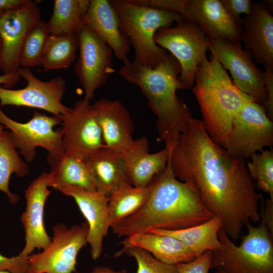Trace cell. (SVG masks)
<instances>
[{
	"label": "cell",
	"instance_id": "obj_37",
	"mask_svg": "<svg viewBox=\"0 0 273 273\" xmlns=\"http://www.w3.org/2000/svg\"><path fill=\"white\" fill-rule=\"evenodd\" d=\"M263 77L267 100L263 105L268 117L273 121V67L264 66Z\"/></svg>",
	"mask_w": 273,
	"mask_h": 273
},
{
	"label": "cell",
	"instance_id": "obj_33",
	"mask_svg": "<svg viewBox=\"0 0 273 273\" xmlns=\"http://www.w3.org/2000/svg\"><path fill=\"white\" fill-rule=\"evenodd\" d=\"M133 257L137 263L136 273H175L176 265L168 264L158 260L147 251L131 246L122 252Z\"/></svg>",
	"mask_w": 273,
	"mask_h": 273
},
{
	"label": "cell",
	"instance_id": "obj_11",
	"mask_svg": "<svg viewBox=\"0 0 273 273\" xmlns=\"http://www.w3.org/2000/svg\"><path fill=\"white\" fill-rule=\"evenodd\" d=\"M77 35L79 55L74 72L84 90V98L90 101L96 90L115 72L114 54L105 42L83 24Z\"/></svg>",
	"mask_w": 273,
	"mask_h": 273
},
{
	"label": "cell",
	"instance_id": "obj_35",
	"mask_svg": "<svg viewBox=\"0 0 273 273\" xmlns=\"http://www.w3.org/2000/svg\"><path fill=\"white\" fill-rule=\"evenodd\" d=\"M28 266V255H18L7 257L0 253V271L10 273H27Z\"/></svg>",
	"mask_w": 273,
	"mask_h": 273
},
{
	"label": "cell",
	"instance_id": "obj_5",
	"mask_svg": "<svg viewBox=\"0 0 273 273\" xmlns=\"http://www.w3.org/2000/svg\"><path fill=\"white\" fill-rule=\"evenodd\" d=\"M116 10L122 32L134 51L133 60L138 65L155 68L168 54L154 41L160 28L172 26L184 19L179 14L139 4L134 0H111Z\"/></svg>",
	"mask_w": 273,
	"mask_h": 273
},
{
	"label": "cell",
	"instance_id": "obj_10",
	"mask_svg": "<svg viewBox=\"0 0 273 273\" xmlns=\"http://www.w3.org/2000/svg\"><path fill=\"white\" fill-rule=\"evenodd\" d=\"M61 122L59 117L49 116L35 111L28 122L21 123L9 117L0 108V123L10 130L14 146L28 162H32L35 158L37 147L47 150L50 156L65 152L62 143V128L56 130L54 129Z\"/></svg>",
	"mask_w": 273,
	"mask_h": 273
},
{
	"label": "cell",
	"instance_id": "obj_14",
	"mask_svg": "<svg viewBox=\"0 0 273 273\" xmlns=\"http://www.w3.org/2000/svg\"><path fill=\"white\" fill-rule=\"evenodd\" d=\"M175 12L196 24L211 41H241V22L230 15L221 0H177Z\"/></svg>",
	"mask_w": 273,
	"mask_h": 273
},
{
	"label": "cell",
	"instance_id": "obj_16",
	"mask_svg": "<svg viewBox=\"0 0 273 273\" xmlns=\"http://www.w3.org/2000/svg\"><path fill=\"white\" fill-rule=\"evenodd\" d=\"M40 20L39 7L30 0L19 8L0 11V69L3 74L18 71L23 42L31 29Z\"/></svg>",
	"mask_w": 273,
	"mask_h": 273
},
{
	"label": "cell",
	"instance_id": "obj_4",
	"mask_svg": "<svg viewBox=\"0 0 273 273\" xmlns=\"http://www.w3.org/2000/svg\"><path fill=\"white\" fill-rule=\"evenodd\" d=\"M192 89L206 130L213 141L225 148L235 116L252 99L235 85L226 70L212 55L209 60L205 56L200 62Z\"/></svg>",
	"mask_w": 273,
	"mask_h": 273
},
{
	"label": "cell",
	"instance_id": "obj_43",
	"mask_svg": "<svg viewBox=\"0 0 273 273\" xmlns=\"http://www.w3.org/2000/svg\"><path fill=\"white\" fill-rule=\"evenodd\" d=\"M215 273H226L223 270L220 268H216Z\"/></svg>",
	"mask_w": 273,
	"mask_h": 273
},
{
	"label": "cell",
	"instance_id": "obj_13",
	"mask_svg": "<svg viewBox=\"0 0 273 273\" xmlns=\"http://www.w3.org/2000/svg\"><path fill=\"white\" fill-rule=\"evenodd\" d=\"M20 77L27 81V85L18 89H12L0 85V106L13 105L38 108L61 118L71 107L62 103L66 82L62 76L48 81L37 78L29 68L20 67Z\"/></svg>",
	"mask_w": 273,
	"mask_h": 273
},
{
	"label": "cell",
	"instance_id": "obj_20",
	"mask_svg": "<svg viewBox=\"0 0 273 273\" xmlns=\"http://www.w3.org/2000/svg\"><path fill=\"white\" fill-rule=\"evenodd\" d=\"M92 107L105 145L122 153L133 140L134 126L128 111L120 100L102 98Z\"/></svg>",
	"mask_w": 273,
	"mask_h": 273
},
{
	"label": "cell",
	"instance_id": "obj_45",
	"mask_svg": "<svg viewBox=\"0 0 273 273\" xmlns=\"http://www.w3.org/2000/svg\"><path fill=\"white\" fill-rule=\"evenodd\" d=\"M1 53H2V42H1V40L0 38V58L1 56Z\"/></svg>",
	"mask_w": 273,
	"mask_h": 273
},
{
	"label": "cell",
	"instance_id": "obj_12",
	"mask_svg": "<svg viewBox=\"0 0 273 273\" xmlns=\"http://www.w3.org/2000/svg\"><path fill=\"white\" fill-rule=\"evenodd\" d=\"M208 50L233 78L235 85L253 101L262 105L267 100L263 72L253 61L251 52L240 41H211Z\"/></svg>",
	"mask_w": 273,
	"mask_h": 273
},
{
	"label": "cell",
	"instance_id": "obj_17",
	"mask_svg": "<svg viewBox=\"0 0 273 273\" xmlns=\"http://www.w3.org/2000/svg\"><path fill=\"white\" fill-rule=\"evenodd\" d=\"M48 173L43 172L25 190L26 209L20 218L24 229L25 244L20 255H29L35 249L44 250L52 241L43 220L44 204L51 193L48 189Z\"/></svg>",
	"mask_w": 273,
	"mask_h": 273
},
{
	"label": "cell",
	"instance_id": "obj_38",
	"mask_svg": "<svg viewBox=\"0 0 273 273\" xmlns=\"http://www.w3.org/2000/svg\"><path fill=\"white\" fill-rule=\"evenodd\" d=\"M261 214V220L273 236V198L269 197L265 201L263 212Z\"/></svg>",
	"mask_w": 273,
	"mask_h": 273
},
{
	"label": "cell",
	"instance_id": "obj_36",
	"mask_svg": "<svg viewBox=\"0 0 273 273\" xmlns=\"http://www.w3.org/2000/svg\"><path fill=\"white\" fill-rule=\"evenodd\" d=\"M223 6L236 20L241 22L240 15H249L252 9V2L250 0H221Z\"/></svg>",
	"mask_w": 273,
	"mask_h": 273
},
{
	"label": "cell",
	"instance_id": "obj_44",
	"mask_svg": "<svg viewBox=\"0 0 273 273\" xmlns=\"http://www.w3.org/2000/svg\"><path fill=\"white\" fill-rule=\"evenodd\" d=\"M3 131V126L0 123V133Z\"/></svg>",
	"mask_w": 273,
	"mask_h": 273
},
{
	"label": "cell",
	"instance_id": "obj_6",
	"mask_svg": "<svg viewBox=\"0 0 273 273\" xmlns=\"http://www.w3.org/2000/svg\"><path fill=\"white\" fill-rule=\"evenodd\" d=\"M251 223L248 233L237 245L223 228L218 232L220 248L213 252L211 268H220L226 273H273V236L264 223Z\"/></svg>",
	"mask_w": 273,
	"mask_h": 273
},
{
	"label": "cell",
	"instance_id": "obj_39",
	"mask_svg": "<svg viewBox=\"0 0 273 273\" xmlns=\"http://www.w3.org/2000/svg\"><path fill=\"white\" fill-rule=\"evenodd\" d=\"M20 78L18 71L11 73L3 74L0 75V84H3L4 87L9 88L16 85Z\"/></svg>",
	"mask_w": 273,
	"mask_h": 273
},
{
	"label": "cell",
	"instance_id": "obj_27",
	"mask_svg": "<svg viewBox=\"0 0 273 273\" xmlns=\"http://www.w3.org/2000/svg\"><path fill=\"white\" fill-rule=\"evenodd\" d=\"M150 185L136 188L130 184L120 187L109 198L108 204L109 220L112 229L138 211L146 202L150 193Z\"/></svg>",
	"mask_w": 273,
	"mask_h": 273
},
{
	"label": "cell",
	"instance_id": "obj_9",
	"mask_svg": "<svg viewBox=\"0 0 273 273\" xmlns=\"http://www.w3.org/2000/svg\"><path fill=\"white\" fill-rule=\"evenodd\" d=\"M272 146L273 121L262 105L248 100L232 122L225 148L231 155L246 159Z\"/></svg>",
	"mask_w": 273,
	"mask_h": 273
},
{
	"label": "cell",
	"instance_id": "obj_3",
	"mask_svg": "<svg viewBox=\"0 0 273 273\" xmlns=\"http://www.w3.org/2000/svg\"><path fill=\"white\" fill-rule=\"evenodd\" d=\"M119 73L127 82L137 86L146 97L157 118V140L171 148L178 135L188 129L193 117L189 107L176 94L178 89H183L177 60L170 54L155 68L143 67L129 60L123 63Z\"/></svg>",
	"mask_w": 273,
	"mask_h": 273
},
{
	"label": "cell",
	"instance_id": "obj_22",
	"mask_svg": "<svg viewBox=\"0 0 273 273\" xmlns=\"http://www.w3.org/2000/svg\"><path fill=\"white\" fill-rule=\"evenodd\" d=\"M122 154L129 183L134 187L144 188L166 167L170 149L165 146L158 152L150 153L149 140L143 136L133 140Z\"/></svg>",
	"mask_w": 273,
	"mask_h": 273
},
{
	"label": "cell",
	"instance_id": "obj_30",
	"mask_svg": "<svg viewBox=\"0 0 273 273\" xmlns=\"http://www.w3.org/2000/svg\"><path fill=\"white\" fill-rule=\"evenodd\" d=\"M78 49L77 34H50L42 53L41 65L48 70L67 68L75 60Z\"/></svg>",
	"mask_w": 273,
	"mask_h": 273
},
{
	"label": "cell",
	"instance_id": "obj_15",
	"mask_svg": "<svg viewBox=\"0 0 273 273\" xmlns=\"http://www.w3.org/2000/svg\"><path fill=\"white\" fill-rule=\"evenodd\" d=\"M65 151L82 159L105 146L92 104L83 98L61 117Z\"/></svg>",
	"mask_w": 273,
	"mask_h": 273
},
{
	"label": "cell",
	"instance_id": "obj_1",
	"mask_svg": "<svg viewBox=\"0 0 273 273\" xmlns=\"http://www.w3.org/2000/svg\"><path fill=\"white\" fill-rule=\"evenodd\" d=\"M169 161L175 177L192 185L208 210L221 218L232 240L244 226L260 221L261 195L246 159L213 141L201 120L190 119L170 149Z\"/></svg>",
	"mask_w": 273,
	"mask_h": 273
},
{
	"label": "cell",
	"instance_id": "obj_42",
	"mask_svg": "<svg viewBox=\"0 0 273 273\" xmlns=\"http://www.w3.org/2000/svg\"><path fill=\"white\" fill-rule=\"evenodd\" d=\"M273 1L272 0H266V1H263V3L266 6V7L269 10L272 11V4Z\"/></svg>",
	"mask_w": 273,
	"mask_h": 273
},
{
	"label": "cell",
	"instance_id": "obj_31",
	"mask_svg": "<svg viewBox=\"0 0 273 273\" xmlns=\"http://www.w3.org/2000/svg\"><path fill=\"white\" fill-rule=\"evenodd\" d=\"M49 35L47 22L40 19L31 29L23 42L20 56V67L30 68L41 65Z\"/></svg>",
	"mask_w": 273,
	"mask_h": 273
},
{
	"label": "cell",
	"instance_id": "obj_41",
	"mask_svg": "<svg viewBox=\"0 0 273 273\" xmlns=\"http://www.w3.org/2000/svg\"><path fill=\"white\" fill-rule=\"evenodd\" d=\"M90 273H127L125 269L115 270L107 266H97Z\"/></svg>",
	"mask_w": 273,
	"mask_h": 273
},
{
	"label": "cell",
	"instance_id": "obj_7",
	"mask_svg": "<svg viewBox=\"0 0 273 273\" xmlns=\"http://www.w3.org/2000/svg\"><path fill=\"white\" fill-rule=\"evenodd\" d=\"M154 41L169 51L178 62L183 89H192L198 66L211 44L204 32L195 23L183 19L174 26L159 28Z\"/></svg>",
	"mask_w": 273,
	"mask_h": 273
},
{
	"label": "cell",
	"instance_id": "obj_40",
	"mask_svg": "<svg viewBox=\"0 0 273 273\" xmlns=\"http://www.w3.org/2000/svg\"><path fill=\"white\" fill-rule=\"evenodd\" d=\"M29 0H0V11L19 8Z\"/></svg>",
	"mask_w": 273,
	"mask_h": 273
},
{
	"label": "cell",
	"instance_id": "obj_18",
	"mask_svg": "<svg viewBox=\"0 0 273 273\" xmlns=\"http://www.w3.org/2000/svg\"><path fill=\"white\" fill-rule=\"evenodd\" d=\"M58 191L74 199L86 219L88 226L87 243L90 247L92 258L97 259L103 251L104 238L110 228L109 198L97 191L75 186H65Z\"/></svg>",
	"mask_w": 273,
	"mask_h": 273
},
{
	"label": "cell",
	"instance_id": "obj_19",
	"mask_svg": "<svg viewBox=\"0 0 273 273\" xmlns=\"http://www.w3.org/2000/svg\"><path fill=\"white\" fill-rule=\"evenodd\" d=\"M82 23L111 48L118 60L123 63L129 61L131 44L121 30L118 13L110 1L90 0Z\"/></svg>",
	"mask_w": 273,
	"mask_h": 273
},
{
	"label": "cell",
	"instance_id": "obj_32",
	"mask_svg": "<svg viewBox=\"0 0 273 273\" xmlns=\"http://www.w3.org/2000/svg\"><path fill=\"white\" fill-rule=\"evenodd\" d=\"M246 160L248 170L256 186L273 198V149H264Z\"/></svg>",
	"mask_w": 273,
	"mask_h": 273
},
{
	"label": "cell",
	"instance_id": "obj_46",
	"mask_svg": "<svg viewBox=\"0 0 273 273\" xmlns=\"http://www.w3.org/2000/svg\"><path fill=\"white\" fill-rule=\"evenodd\" d=\"M0 273H10L7 271H0Z\"/></svg>",
	"mask_w": 273,
	"mask_h": 273
},
{
	"label": "cell",
	"instance_id": "obj_23",
	"mask_svg": "<svg viewBox=\"0 0 273 273\" xmlns=\"http://www.w3.org/2000/svg\"><path fill=\"white\" fill-rule=\"evenodd\" d=\"M83 160L92 175L97 191L107 197L109 198L123 185L130 184L122 153L105 146Z\"/></svg>",
	"mask_w": 273,
	"mask_h": 273
},
{
	"label": "cell",
	"instance_id": "obj_34",
	"mask_svg": "<svg viewBox=\"0 0 273 273\" xmlns=\"http://www.w3.org/2000/svg\"><path fill=\"white\" fill-rule=\"evenodd\" d=\"M212 256L213 252L207 251L190 262L177 264L175 273H208Z\"/></svg>",
	"mask_w": 273,
	"mask_h": 273
},
{
	"label": "cell",
	"instance_id": "obj_29",
	"mask_svg": "<svg viewBox=\"0 0 273 273\" xmlns=\"http://www.w3.org/2000/svg\"><path fill=\"white\" fill-rule=\"evenodd\" d=\"M28 165L23 161L14 146L9 131L0 133V191L8 196L12 204L19 201V196L12 193L9 189L11 175L15 173L18 177H24L29 173Z\"/></svg>",
	"mask_w": 273,
	"mask_h": 273
},
{
	"label": "cell",
	"instance_id": "obj_24",
	"mask_svg": "<svg viewBox=\"0 0 273 273\" xmlns=\"http://www.w3.org/2000/svg\"><path fill=\"white\" fill-rule=\"evenodd\" d=\"M122 249L115 256L131 246L140 248L160 261L171 265L190 262L197 256L181 242L175 238L152 233L138 234L126 237L120 242Z\"/></svg>",
	"mask_w": 273,
	"mask_h": 273
},
{
	"label": "cell",
	"instance_id": "obj_2",
	"mask_svg": "<svg viewBox=\"0 0 273 273\" xmlns=\"http://www.w3.org/2000/svg\"><path fill=\"white\" fill-rule=\"evenodd\" d=\"M150 186V195L145 204L112 228L118 237H128L154 230L183 229L214 216L204 206L194 187L175 177L169 161Z\"/></svg>",
	"mask_w": 273,
	"mask_h": 273
},
{
	"label": "cell",
	"instance_id": "obj_21",
	"mask_svg": "<svg viewBox=\"0 0 273 273\" xmlns=\"http://www.w3.org/2000/svg\"><path fill=\"white\" fill-rule=\"evenodd\" d=\"M241 42L255 61L273 67V16L262 3H252L251 13L242 19Z\"/></svg>",
	"mask_w": 273,
	"mask_h": 273
},
{
	"label": "cell",
	"instance_id": "obj_28",
	"mask_svg": "<svg viewBox=\"0 0 273 273\" xmlns=\"http://www.w3.org/2000/svg\"><path fill=\"white\" fill-rule=\"evenodd\" d=\"M89 4V0H55L47 22L50 34H77L83 25L82 18Z\"/></svg>",
	"mask_w": 273,
	"mask_h": 273
},
{
	"label": "cell",
	"instance_id": "obj_26",
	"mask_svg": "<svg viewBox=\"0 0 273 273\" xmlns=\"http://www.w3.org/2000/svg\"><path fill=\"white\" fill-rule=\"evenodd\" d=\"M223 226L221 218L214 216L206 222L191 227L174 231L154 230L148 233L173 237L198 257L206 251L215 252L220 248L218 235Z\"/></svg>",
	"mask_w": 273,
	"mask_h": 273
},
{
	"label": "cell",
	"instance_id": "obj_8",
	"mask_svg": "<svg viewBox=\"0 0 273 273\" xmlns=\"http://www.w3.org/2000/svg\"><path fill=\"white\" fill-rule=\"evenodd\" d=\"M88 226L86 222L68 228L56 224L49 246L42 252L28 255L27 273H73L77 256L86 245Z\"/></svg>",
	"mask_w": 273,
	"mask_h": 273
},
{
	"label": "cell",
	"instance_id": "obj_25",
	"mask_svg": "<svg viewBox=\"0 0 273 273\" xmlns=\"http://www.w3.org/2000/svg\"><path fill=\"white\" fill-rule=\"evenodd\" d=\"M50 165L48 187L57 190L65 186L97 191L93 177L84 160L66 151L47 157Z\"/></svg>",
	"mask_w": 273,
	"mask_h": 273
}]
</instances>
